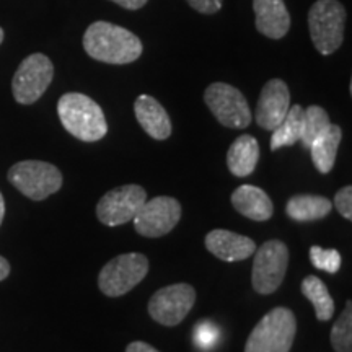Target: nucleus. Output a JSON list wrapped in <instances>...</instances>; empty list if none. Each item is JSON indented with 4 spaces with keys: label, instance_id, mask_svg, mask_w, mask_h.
Masks as SVG:
<instances>
[{
    "label": "nucleus",
    "instance_id": "f257e3e1",
    "mask_svg": "<svg viewBox=\"0 0 352 352\" xmlns=\"http://www.w3.org/2000/svg\"><path fill=\"white\" fill-rule=\"evenodd\" d=\"M83 50L91 59L111 65H124L142 56V41L129 30L109 21H95L83 34Z\"/></svg>",
    "mask_w": 352,
    "mask_h": 352
},
{
    "label": "nucleus",
    "instance_id": "f03ea898",
    "mask_svg": "<svg viewBox=\"0 0 352 352\" xmlns=\"http://www.w3.org/2000/svg\"><path fill=\"white\" fill-rule=\"evenodd\" d=\"M57 114L64 129L82 142H98L108 134L103 109L90 96L70 91L59 98Z\"/></svg>",
    "mask_w": 352,
    "mask_h": 352
},
{
    "label": "nucleus",
    "instance_id": "7ed1b4c3",
    "mask_svg": "<svg viewBox=\"0 0 352 352\" xmlns=\"http://www.w3.org/2000/svg\"><path fill=\"white\" fill-rule=\"evenodd\" d=\"M297 320L287 307L267 311L250 333L245 352H290L296 340Z\"/></svg>",
    "mask_w": 352,
    "mask_h": 352
},
{
    "label": "nucleus",
    "instance_id": "20e7f679",
    "mask_svg": "<svg viewBox=\"0 0 352 352\" xmlns=\"http://www.w3.org/2000/svg\"><path fill=\"white\" fill-rule=\"evenodd\" d=\"M347 13L340 0H316L308 12V30L316 51L323 56L336 52L344 41Z\"/></svg>",
    "mask_w": 352,
    "mask_h": 352
},
{
    "label": "nucleus",
    "instance_id": "39448f33",
    "mask_svg": "<svg viewBox=\"0 0 352 352\" xmlns=\"http://www.w3.org/2000/svg\"><path fill=\"white\" fill-rule=\"evenodd\" d=\"M7 178L21 195L33 201L46 199L63 188L60 170L41 160L19 162L8 170Z\"/></svg>",
    "mask_w": 352,
    "mask_h": 352
},
{
    "label": "nucleus",
    "instance_id": "423d86ee",
    "mask_svg": "<svg viewBox=\"0 0 352 352\" xmlns=\"http://www.w3.org/2000/svg\"><path fill=\"white\" fill-rule=\"evenodd\" d=\"M148 258L142 253H126L101 267L98 287L107 297H121L142 283L148 274Z\"/></svg>",
    "mask_w": 352,
    "mask_h": 352
},
{
    "label": "nucleus",
    "instance_id": "0eeeda50",
    "mask_svg": "<svg viewBox=\"0 0 352 352\" xmlns=\"http://www.w3.org/2000/svg\"><path fill=\"white\" fill-rule=\"evenodd\" d=\"M252 285L261 296L274 294L284 283L289 267V248L284 241L270 240L253 253Z\"/></svg>",
    "mask_w": 352,
    "mask_h": 352
},
{
    "label": "nucleus",
    "instance_id": "6e6552de",
    "mask_svg": "<svg viewBox=\"0 0 352 352\" xmlns=\"http://www.w3.org/2000/svg\"><path fill=\"white\" fill-rule=\"evenodd\" d=\"M204 101L215 120L228 129H245L252 124V109L239 88L223 82H214L206 88Z\"/></svg>",
    "mask_w": 352,
    "mask_h": 352
},
{
    "label": "nucleus",
    "instance_id": "1a4fd4ad",
    "mask_svg": "<svg viewBox=\"0 0 352 352\" xmlns=\"http://www.w3.org/2000/svg\"><path fill=\"white\" fill-rule=\"evenodd\" d=\"M54 78V65L47 56L34 52L23 59L12 80L13 98L20 104H33L41 98Z\"/></svg>",
    "mask_w": 352,
    "mask_h": 352
},
{
    "label": "nucleus",
    "instance_id": "9d476101",
    "mask_svg": "<svg viewBox=\"0 0 352 352\" xmlns=\"http://www.w3.org/2000/svg\"><path fill=\"white\" fill-rule=\"evenodd\" d=\"M147 201V191L139 184H124L108 191L96 204V217L103 226L120 227L131 222Z\"/></svg>",
    "mask_w": 352,
    "mask_h": 352
},
{
    "label": "nucleus",
    "instance_id": "9b49d317",
    "mask_svg": "<svg viewBox=\"0 0 352 352\" xmlns=\"http://www.w3.org/2000/svg\"><path fill=\"white\" fill-rule=\"evenodd\" d=\"M182 219V204L170 196L147 199L132 219L134 230L145 239H160L178 226Z\"/></svg>",
    "mask_w": 352,
    "mask_h": 352
},
{
    "label": "nucleus",
    "instance_id": "f8f14e48",
    "mask_svg": "<svg viewBox=\"0 0 352 352\" xmlns=\"http://www.w3.org/2000/svg\"><path fill=\"white\" fill-rule=\"evenodd\" d=\"M196 302V290L189 284H171L157 290L148 302L152 320L164 327H176L186 318Z\"/></svg>",
    "mask_w": 352,
    "mask_h": 352
},
{
    "label": "nucleus",
    "instance_id": "ddd939ff",
    "mask_svg": "<svg viewBox=\"0 0 352 352\" xmlns=\"http://www.w3.org/2000/svg\"><path fill=\"white\" fill-rule=\"evenodd\" d=\"M290 108V91L287 83L280 78H271L263 87L256 104L254 120L266 131H274L284 121Z\"/></svg>",
    "mask_w": 352,
    "mask_h": 352
},
{
    "label": "nucleus",
    "instance_id": "4468645a",
    "mask_svg": "<svg viewBox=\"0 0 352 352\" xmlns=\"http://www.w3.org/2000/svg\"><path fill=\"white\" fill-rule=\"evenodd\" d=\"M206 248L214 254L215 258L222 259L227 263L245 261L253 256L256 245L248 236L240 235V233L223 230V228H215L206 235Z\"/></svg>",
    "mask_w": 352,
    "mask_h": 352
},
{
    "label": "nucleus",
    "instance_id": "2eb2a0df",
    "mask_svg": "<svg viewBox=\"0 0 352 352\" xmlns=\"http://www.w3.org/2000/svg\"><path fill=\"white\" fill-rule=\"evenodd\" d=\"M254 25L266 38L280 39L290 30V13L284 0H253Z\"/></svg>",
    "mask_w": 352,
    "mask_h": 352
},
{
    "label": "nucleus",
    "instance_id": "dca6fc26",
    "mask_svg": "<svg viewBox=\"0 0 352 352\" xmlns=\"http://www.w3.org/2000/svg\"><path fill=\"white\" fill-rule=\"evenodd\" d=\"M134 113L140 127L155 140H166L171 135L173 126L166 113L158 101L151 95L138 96L134 103Z\"/></svg>",
    "mask_w": 352,
    "mask_h": 352
},
{
    "label": "nucleus",
    "instance_id": "f3484780",
    "mask_svg": "<svg viewBox=\"0 0 352 352\" xmlns=\"http://www.w3.org/2000/svg\"><path fill=\"white\" fill-rule=\"evenodd\" d=\"M232 206L236 212L254 222H266L274 214V204L264 189L253 184H241L232 192Z\"/></svg>",
    "mask_w": 352,
    "mask_h": 352
},
{
    "label": "nucleus",
    "instance_id": "a211bd4d",
    "mask_svg": "<svg viewBox=\"0 0 352 352\" xmlns=\"http://www.w3.org/2000/svg\"><path fill=\"white\" fill-rule=\"evenodd\" d=\"M259 160V144L250 134L240 135L227 152L228 171L236 178H245L256 170Z\"/></svg>",
    "mask_w": 352,
    "mask_h": 352
},
{
    "label": "nucleus",
    "instance_id": "6ab92c4d",
    "mask_svg": "<svg viewBox=\"0 0 352 352\" xmlns=\"http://www.w3.org/2000/svg\"><path fill=\"white\" fill-rule=\"evenodd\" d=\"M342 139V131L338 124H329L321 134L310 144L308 151L311 153L315 168L320 173L327 175L333 170L334 162H336L338 148H340Z\"/></svg>",
    "mask_w": 352,
    "mask_h": 352
},
{
    "label": "nucleus",
    "instance_id": "aec40b11",
    "mask_svg": "<svg viewBox=\"0 0 352 352\" xmlns=\"http://www.w3.org/2000/svg\"><path fill=\"white\" fill-rule=\"evenodd\" d=\"M333 202L324 196L296 195L287 201L285 212L296 222H314L331 212Z\"/></svg>",
    "mask_w": 352,
    "mask_h": 352
},
{
    "label": "nucleus",
    "instance_id": "412c9836",
    "mask_svg": "<svg viewBox=\"0 0 352 352\" xmlns=\"http://www.w3.org/2000/svg\"><path fill=\"white\" fill-rule=\"evenodd\" d=\"M302 124H303V108L300 104H294L289 108L284 121L272 131L271 135V151L276 152L280 147H290L298 142L302 138Z\"/></svg>",
    "mask_w": 352,
    "mask_h": 352
},
{
    "label": "nucleus",
    "instance_id": "4be33fe9",
    "mask_svg": "<svg viewBox=\"0 0 352 352\" xmlns=\"http://www.w3.org/2000/svg\"><path fill=\"white\" fill-rule=\"evenodd\" d=\"M302 294L308 300L311 302V305L315 307L316 318L320 321H329L333 318L334 314V300L329 294L327 285L323 280L316 276H307L302 280Z\"/></svg>",
    "mask_w": 352,
    "mask_h": 352
},
{
    "label": "nucleus",
    "instance_id": "5701e85b",
    "mask_svg": "<svg viewBox=\"0 0 352 352\" xmlns=\"http://www.w3.org/2000/svg\"><path fill=\"white\" fill-rule=\"evenodd\" d=\"M329 124H331V121H329V114L324 108L311 104V107L303 109V124L300 138L303 147H310V144L314 142Z\"/></svg>",
    "mask_w": 352,
    "mask_h": 352
},
{
    "label": "nucleus",
    "instance_id": "b1692460",
    "mask_svg": "<svg viewBox=\"0 0 352 352\" xmlns=\"http://www.w3.org/2000/svg\"><path fill=\"white\" fill-rule=\"evenodd\" d=\"M331 344L336 352H352V302L347 300L346 308L331 328Z\"/></svg>",
    "mask_w": 352,
    "mask_h": 352
},
{
    "label": "nucleus",
    "instance_id": "393cba45",
    "mask_svg": "<svg viewBox=\"0 0 352 352\" xmlns=\"http://www.w3.org/2000/svg\"><path fill=\"white\" fill-rule=\"evenodd\" d=\"M310 259L316 270L328 272V274H336L341 270V254L334 248L324 250L321 246L314 245L310 248Z\"/></svg>",
    "mask_w": 352,
    "mask_h": 352
},
{
    "label": "nucleus",
    "instance_id": "a878e982",
    "mask_svg": "<svg viewBox=\"0 0 352 352\" xmlns=\"http://www.w3.org/2000/svg\"><path fill=\"white\" fill-rule=\"evenodd\" d=\"M334 208L338 209L342 217L352 219V186H344L334 196Z\"/></svg>",
    "mask_w": 352,
    "mask_h": 352
},
{
    "label": "nucleus",
    "instance_id": "bb28decb",
    "mask_svg": "<svg viewBox=\"0 0 352 352\" xmlns=\"http://www.w3.org/2000/svg\"><path fill=\"white\" fill-rule=\"evenodd\" d=\"M186 2L189 7H192L202 15H214L222 8L223 0H186Z\"/></svg>",
    "mask_w": 352,
    "mask_h": 352
},
{
    "label": "nucleus",
    "instance_id": "cd10ccee",
    "mask_svg": "<svg viewBox=\"0 0 352 352\" xmlns=\"http://www.w3.org/2000/svg\"><path fill=\"white\" fill-rule=\"evenodd\" d=\"M111 2L126 8V10H139V8H142L148 0H111Z\"/></svg>",
    "mask_w": 352,
    "mask_h": 352
},
{
    "label": "nucleus",
    "instance_id": "c85d7f7f",
    "mask_svg": "<svg viewBox=\"0 0 352 352\" xmlns=\"http://www.w3.org/2000/svg\"><path fill=\"white\" fill-rule=\"evenodd\" d=\"M126 352H160V351H157L155 347L147 344V342L144 341H134L126 347Z\"/></svg>",
    "mask_w": 352,
    "mask_h": 352
},
{
    "label": "nucleus",
    "instance_id": "c756f323",
    "mask_svg": "<svg viewBox=\"0 0 352 352\" xmlns=\"http://www.w3.org/2000/svg\"><path fill=\"white\" fill-rule=\"evenodd\" d=\"M8 274H10V263L3 256H0V280L7 279Z\"/></svg>",
    "mask_w": 352,
    "mask_h": 352
},
{
    "label": "nucleus",
    "instance_id": "7c9ffc66",
    "mask_svg": "<svg viewBox=\"0 0 352 352\" xmlns=\"http://www.w3.org/2000/svg\"><path fill=\"white\" fill-rule=\"evenodd\" d=\"M3 217H6V201H3L2 192H0V226H2Z\"/></svg>",
    "mask_w": 352,
    "mask_h": 352
},
{
    "label": "nucleus",
    "instance_id": "2f4dec72",
    "mask_svg": "<svg viewBox=\"0 0 352 352\" xmlns=\"http://www.w3.org/2000/svg\"><path fill=\"white\" fill-rule=\"evenodd\" d=\"M3 38H6V33H3V30L0 28V44L3 43Z\"/></svg>",
    "mask_w": 352,
    "mask_h": 352
}]
</instances>
